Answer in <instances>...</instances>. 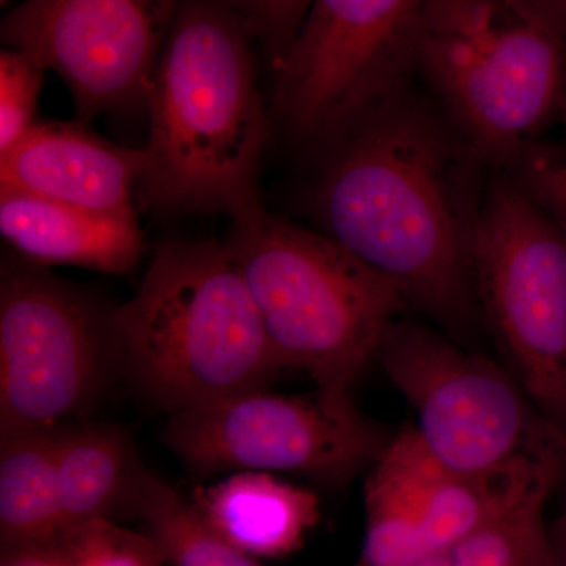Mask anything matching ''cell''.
I'll list each match as a JSON object with an SVG mask.
<instances>
[{"label":"cell","instance_id":"16","mask_svg":"<svg viewBox=\"0 0 566 566\" xmlns=\"http://www.w3.org/2000/svg\"><path fill=\"white\" fill-rule=\"evenodd\" d=\"M55 465L65 538L95 520H136L137 483L144 465L118 428H62Z\"/></svg>","mask_w":566,"mask_h":566},{"label":"cell","instance_id":"27","mask_svg":"<svg viewBox=\"0 0 566 566\" xmlns=\"http://www.w3.org/2000/svg\"><path fill=\"white\" fill-rule=\"evenodd\" d=\"M553 545L556 547L558 558L562 565L566 566V538L553 539Z\"/></svg>","mask_w":566,"mask_h":566},{"label":"cell","instance_id":"29","mask_svg":"<svg viewBox=\"0 0 566 566\" xmlns=\"http://www.w3.org/2000/svg\"><path fill=\"white\" fill-rule=\"evenodd\" d=\"M6 2V0H2V3Z\"/></svg>","mask_w":566,"mask_h":566},{"label":"cell","instance_id":"19","mask_svg":"<svg viewBox=\"0 0 566 566\" xmlns=\"http://www.w3.org/2000/svg\"><path fill=\"white\" fill-rule=\"evenodd\" d=\"M551 491H534L447 547L452 566H564L543 516Z\"/></svg>","mask_w":566,"mask_h":566},{"label":"cell","instance_id":"9","mask_svg":"<svg viewBox=\"0 0 566 566\" xmlns=\"http://www.w3.org/2000/svg\"><path fill=\"white\" fill-rule=\"evenodd\" d=\"M424 0H314L277 62L274 120L314 147L349 115L415 73Z\"/></svg>","mask_w":566,"mask_h":566},{"label":"cell","instance_id":"15","mask_svg":"<svg viewBox=\"0 0 566 566\" xmlns=\"http://www.w3.org/2000/svg\"><path fill=\"white\" fill-rule=\"evenodd\" d=\"M189 501L208 527L259 560L296 553L319 521L318 497L271 472H234Z\"/></svg>","mask_w":566,"mask_h":566},{"label":"cell","instance_id":"8","mask_svg":"<svg viewBox=\"0 0 566 566\" xmlns=\"http://www.w3.org/2000/svg\"><path fill=\"white\" fill-rule=\"evenodd\" d=\"M390 439L349 392L323 387L234 395L172 412L166 428L167 444L197 474L281 472L333 488L370 471Z\"/></svg>","mask_w":566,"mask_h":566},{"label":"cell","instance_id":"18","mask_svg":"<svg viewBox=\"0 0 566 566\" xmlns=\"http://www.w3.org/2000/svg\"><path fill=\"white\" fill-rule=\"evenodd\" d=\"M136 520L161 551L166 566H262L203 523L191 501L142 468Z\"/></svg>","mask_w":566,"mask_h":566},{"label":"cell","instance_id":"5","mask_svg":"<svg viewBox=\"0 0 566 566\" xmlns=\"http://www.w3.org/2000/svg\"><path fill=\"white\" fill-rule=\"evenodd\" d=\"M232 221L226 244L283 368L349 392L408 305L403 296L326 234L263 205Z\"/></svg>","mask_w":566,"mask_h":566},{"label":"cell","instance_id":"23","mask_svg":"<svg viewBox=\"0 0 566 566\" xmlns=\"http://www.w3.org/2000/svg\"><path fill=\"white\" fill-rule=\"evenodd\" d=\"M562 123V144L542 142L509 174L566 233V117Z\"/></svg>","mask_w":566,"mask_h":566},{"label":"cell","instance_id":"26","mask_svg":"<svg viewBox=\"0 0 566 566\" xmlns=\"http://www.w3.org/2000/svg\"><path fill=\"white\" fill-rule=\"evenodd\" d=\"M412 566H452L450 562L449 553L447 549L434 551V553L427 554L419 562H416Z\"/></svg>","mask_w":566,"mask_h":566},{"label":"cell","instance_id":"10","mask_svg":"<svg viewBox=\"0 0 566 566\" xmlns=\"http://www.w3.org/2000/svg\"><path fill=\"white\" fill-rule=\"evenodd\" d=\"M106 326L80 292L36 264H3L0 281V439L59 430L91 405Z\"/></svg>","mask_w":566,"mask_h":566},{"label":"cell","instance_id":"1","mask_svg":"<svg viewBox=\"0 0 566 566\" xmlns=\"http://www.w3.org/2000/svg\"><path fill=\"white\" fill-rule=\"evenodd\" d=\"M405 81L315 147L311 211L322 233L452 329L476 307L468 249L485 166L438 104Z\"/></svg>","mask_w":566,"mask_h":566},{"label":"cell","instance_id":"13","mask_svg":"<svg viewBox=\"0 0 566 566\" xmlns=\"http://www.w3.org/2000/svg\"><path fill=\"white\" fill-rule=\"evenodd\" d=\"M144 148L117 147L84 123H35L0 155V189L96 214H136Z\"/></svg>","mask_w":566,"mask_h":566},{"label":"cell","instance_id":"4","mask_svg":"<svg viewBox=\"0 0 566 566\" xmlns=\"http://www.w3.org/2000/svg\"><path fill=\"white\" fill-rule=\"evenodd\" d=\"M415 70L495 170L512 172L566 117V36L528 0H424Z\"/></svg>","mask_w":566,"mask_h":566},{"label":"cell","instance_id":"7","mask_svg":"<svg viewBox=\"0 0 566 566\" xmlns=\"http://www.w3.org/2000/svg\"><path fill=\"white\" fill-rule=\"evenodd\" d=\"M476 307L542 415L566 428V233L513 178L483 192L468 249Z\"/></svg>","mask_w":566,"mask_h":566},{"label":"cell","instance_id":"11","mask_svg":"<svg viewBox=\"0 0 566 566\" xmlns=\"http://www.w3.org/2000/svg\"><path fill=\"white\" fill-rule=\"evenodd\" d=\"M181 0H25L2 40L65 81L81 122L147 104Z\"/></svg>","mask_w":566,"mask_h":566},{"label":"cell","instance_id":"14","mask_svg":"<svg viewBox=\"0 0 566 566\" xmlns=\"http://www.w3.org/2000/svg\"><path fill=\"white\" fill-rule=\"evenodd\" d=\"M0 232L41 268L66 264L123 275L144 252L136 214H96L9 189H0Z\"/></svg>","mask_w":566,"mask_h":566},{"label":"cell","instance_id":"22","mask_svg":"<svg viewBox=\"0 0 566 566\" xmlns=\"http://www.w3.org/2000/svg\"><path fill=\"white\" fill-rule=\"evenodd\" d=\"M233 11L252 36L262 41L273 57L274 65L281 61L314 0H219Z\"/></svg>","mask_w":566,"mask_h":566},{"label":"cell","instance_id":"3","mask_svg":"<svg viewBox=\"0 0 566 566\" xmlns=\"http://www.w3.org/2000/svg\"><path fill=\"white\" fill-rule=\"evenodd\" d=\"M111 346L134 382L170 412L226 400L281 374L229 245L172 241L136 294L109 315Z\"/></svg>","mask_w":566,"mask_h":566},{"label":"cell","instance_id":"2","mask_svg":"<svg viewBox=\"0 0 566 566\" xmlns=\"http://www.w3.org/2000/svg\"><path fill=\"white\" fill-rule=\"evenodd\" d=\"M251 32L219 0H186L156 66L147 107L140 203L166 214L260 207L270 115L256 84Z\"/></svg>","mask_w":566,"mask_h":566},{"label":"cell","instance_id":"17","mask_svg":"<svg viewBox=\"0 0 566 566\" xmlns=\"http://www.w3.org/2000/svg\"><path fill=\"white\" fill-rule=\"evenodd\" d=\"M59 430L0 439L2 558L62 545L57 493Z\"/></svg>","mask_w":566,"mask_h":566},{"label":"cell","instance_id":"12","mask_svg":"<svg viewBox=\"0 0 566 566\" xmlns=\"http://www.w3.org/2000/svg\"><path fill=\"white\" fill-rule=\"evenodd\" d=\"M562 469L527 464L495 475L458 474L428 452L415 427H406L390 439L368 475L403 499L434 553L455 545L534 491L553 490Z\"/></svg>","mask_w":566,"mask_h":566},{"label":"cell","instance_id":"20","mask_svg":"<svg viewBox=\"0 0 566 566\" xmlns=\"http://www.w3.org/2000/svg\"><path fill=\"white\" fill-rule=\"evenodd\" d=\"M65 566H166L158 545L145 532L95 520L63 539Z\"/></svg>","mask_w":566,"mask_h":566},{"label":"cell","instance_id":"21","mask_svg":"<svg viewBox=\"0 0 566 566\" xmlns=\"http://www.w3.org/2000/svg\"><path fill=\"white\" fill-rule=\"evenodd\" d=\"M48 70L24 52L6 48L0 54V155L32 128Z\"/></svg>","mask_w":566,"mask_h":566},{"label":"cell","instance_id":"6","mask_svg":"<svg viewBox=\"0 0 566 566\" xmlns=\"http://www.w3.org/2000/svg\"><path fill=\"white\" fill-rule=\"evenodd\" d=\"M375 359L416 412L420 441L458 474L527 464L564 468L565 431L542 415L515 376L422 324L395 322Z\"/></svg>","mask_w":566,"mask_h":566},{"label":"cell","instance_id":"24","mask_svg":"<svg viewBox=\"0 0 566 566\" xmlns=\"http://www.w3.org/2000/svg\"><path fill=\"white\" fill-rule=\"evenodd\" d=\"M2 566H65L61 545L2 558Z\"/></svg>","mask_w":566,"mask_h":566},{"label":"cell","instance_id":"25","mask_svg":"<svg viewBox=\"0 0 566 566\" xmlns=\"http://www.w3.org/2000/svg\"><path fill=\"white\" fill-rule=\"evenodd\" d=\"M528 2L566 36V0H528Z\"/></svg>","mask_w":566,"mask_h":566},{"label":"cell","instance_id":"28","mask_svg":"<svg viewBox=\"0 0 566 566\" xmlns=\"http://www.w3.org/2000/svg\"><path fill=\"white\" fill-rule=\"evenodd\" d=\"M551 536H553V539L566 538V510L560 521L557 523L556 531H554V534H551Z\"/></svg>","mask_w":566,"mask_h":566}]
</instances>
